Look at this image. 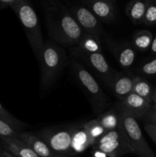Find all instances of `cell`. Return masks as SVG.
<instances>
[{"label":"cell","instance_id":"obj_9","mask_svg":"<svg viewBox=\"0 0 156 157\" xmlns=\"http://www.w3.org/2000/svg\"><path fill=\"white\" fill-rule=\"evenodd\" d=\"M67 9L84 33L100 37L103 34L102 23L84 5H70Z\"/></svg>","mask_w":156,"mask_h":157},{"label":"cell","instance_id":"obj_24","mask_svg":"<svg viewBox=\"0 0 156 157\" xmlns=\"http://www.w3.org/2000/svg\"><path fill=\"white\" fill-rule=\"evenodd\" d=\"M136 71L142 77H152L156 75V57L152 59L148 60L142 62Z\"/></svg>","mask_w":156,"mask_h":157},{"label":"cell","instance_id":"obj_25","mask_svg":"<svg viewBox=\"0 0 156 157\" xmlns=\"http://www.w3.org/2000/svg\"><path fill=\"white\" fill-rule=\"evenodd\" d=\"M147 26L156 25V1L148 0L143 24Z\"/></svg>","mask_w":156,"mask_h":157},{"label":"cell","instance_id":"obj_16","mask_svg":"<svg viewBox=\"0 0 156 157\" xmlns=\"http://www.w3.org/2000/svg\"><path fill=\"white\" fill-rule=\"evenodd\" d=\"M93 146L84 124H76L71 136V149L73 155L82 153L88 147Z\"/></svg>","mask_w":156,"mask_h":157},{"label":"cell","instance_id":"obj_4","mask_svg":"<svg viewBox=\"0 0 156 157\" xmlns=\"http://www.w3.org/2000/svg\"><path fill=\"white\" fill-rule=\"evenodd\" d=\"M12 9L18 16L25 32L28 41L35 57L39 60L44 41L36 12L27 0H17Z\"/></svg>","mask_w":156,"mask_h":157},{"label":"cell","instance_id":"obj_27","mask_svg":"<svg viewBox=\"0 0 156 157\" xmlns=\"http://www.w3.org/2000/svg\"><path fill=\"white\" fill-rule=\"evenodd\" d=\"M145 130L153 143L156 145V127L151 124H146L145 126Z\"/></svg>","mask_w":156,"mask_h":157},{"label":"cell","instance_id":"obj_26","mask_svg":"<svg viewBox=\"0 0 156 157\" xmlns=\"http://www.w3.org/2000/svg\"><path fill=\"white\" fill-rule=\"evenodd\" d=\"M19 132L14 130L11 126L0 120V138H16Z\"/></svg>","mask_w":156,"mask_h":157},{"label":"cell","instance_id":"obj_5","mask_svg":"<svg viewBox=\"0 0 156 157\" xmlns=\"http://www.w3.org/2000/svg\"><path fill=\"white\" fill-rule=\"evenodd\" d=\"M69 64L77 84L89 98L94 113L102 112L108 102V98L102 87L82 63L73 58Z\"/></svg>","mask_w":156,"mask_h":157},{"label":"cell","instance_id":"obj_22","mask_svg":"<svg viewBox=\"0 0 156 157\" xmlns=\"http://www.w3.org/2000/svg\"><path fill=\"white\" fill-rule=\"evenodd\" d=\"M84 128L87 130L93 146L106 133V131L99 124V123L98 122L96 119L92 120V121H88V122L84 123Z\"/></svg>","mask_w":156,"mask_h":157},{"label":"cell","instance_id":"obj_3","mask_svg":"<svg viewBox=\"0 0 156 157\" xmlns=\"http://www.w3.org/2000/svg\"><path fill=\"white\" fill-rule=\"evenodd\" d=\"M119 118V130L131 148L139 157H156L145 140L137 120L120 104L116 105Z\"/></svg>","mask_w":156,"mask_h":157},{"label":"cell","instance_id":"obj_2","mask_svg":"<svg viewBox=\"0 0 156 157\" xmlns=\"http://www.w3.org/2000/svg\"><path fill=\"white\" fill-rule=\"evenodd\" d=\"M67 61L65 49L51 40L44 41L38 61L41 65V88L47 90L56 81Z\"/></svg>","mask_w":156,"mask_h":157},{"label":"cell","instance_id":"obj_23","mask_svg":"<svg viewBox=\"0 0 156 157\" xmlns=\"http://www.w3.org/2000/svg\"><path fill=\"white\" fill-rule=\"evenodd\" d=\"M0 120L9 124L14 130L18 132H22L24 127H28L27 124L21 122L19 120L15 118L13 115L11 114L8 110H6L0 104Z\"/></svg>","mask_w":156,"mask_h":157},{"label":"cell","instance_id":"obj_11","mask_svg":"<svg viewBox=\"0 0 156 157\" xmlns=\"http://www.w3.org/2000/svg\"><path fill=\"white\" fill-rule=\"evenodd\" d=\"M83 3L102 23H111L116 18V5L112 0H86Z\"/></svg>","mask_w":156,"mask_h":157},{"label":"cell","instance_id":"obj_12","mask_svg":"<svg viewBox=\"0 0 156 157\" xmlns=\"http://www.w3.org/2000/svg\"><path fill=\"white\" fill-rule=\"evenodd\" d=\"M135 77L136 75L129 71L116 73L110 89L120 101L132 93Z\"/></svg>","mask_w":156,"mask_h":157},{"label":"cell","instance_id":"obj_19","mask_svg":"<svg viewBox=\"0 0 156 157\" xmlns=\"http://www.w3.org/2000/svg\"><path fill=\"white\" fill-rule=\"evenodd\" d=\"M154 90V87L148 80L140 75H136L133 84V93L142 97L152 104Z\"/></svg>","mask_w":156,"mask_h":157},{"label":"cell","instance_id":"obj_18","mask_svg":"<svg viewBox=\"0 0 156 157\" xmlns=\"http://www.w3.org/2000/svg\"><path fill=\"white\" fill-rule=\"evenodd\" d=\"M76 49L87 53H102V46L99 36L88 33H84L77 45Z\"/></svg>","mask_w":156,"mask_h":157},{"label":"cell","instance_id":"obj_32","mask_svg":"<svg viewBox=\"0 0 156 157\" xmlns=\"http://www.w3.org/2000/svg\"><path fill=\"white\" fill-rule=\"evenodd\" d=\"M2 157H15L14 156H12L11 153H9V152L6 151L3 147H2Z\"/></svg>","mask_w":156,"mask_h":157},{"label":"cell","instance_id":"obj_1","mask_svg":"<svg viewBox=\"0 0 156 157\" xmlns=\"http://www.w3.org/2000/svg\"><path fill=\"white\" fill-rule=\"evenodd\" d=\"M49 37L63 48L77 45L84 32L66 6L59 1L42 2Z\"/></svg>","mask_w":156,"mask_h":157},{"label":"cell","instance_id":"obj_15","mask_svg":"<svg viewBox=\"0 0 156 157\" xmlns=\"http://www.w3.org/2000/svg\"><path fill=\"white\" fill-rule=\"evenodd\" d=\"M18 137L25 143L39 157H56L50 151L46 143L36 133L19 132Z\"/></svg>","mask_w":156,"mask_h":157},{"label":"cell","instance_id":"obj_17","mask_svg":"<svg viewBox=\"0 0 156 157\" xmlns=\"http://www.w3.org/2000/svg\"><path fill=\"white\" fill-rule=\"evenodd\" d=\"M148 0H132L125 6V14L136 25L143 24Z\"/></svg>","mask_w":156,"mask_h":157},{"label":"cell","instance_id":"obj_13","mask_svg":"<svg viewBox=\"0 0 156 157\" xmlns=\"http://www.w3.org/2000/svg\"><path fill=\"white\" fill-rule=\"evenodd\" d=\"M120 104L134 117L136 119H143L152 108V104L132 92L125 98Z\"/></svg>","mask_w":156,"mask_h":157},{"label":"cell","instance_id":"obj_35","mask_svg":"<svg viewBox=\"0 0 156 157\" xmlns=\"http://www.w3.org/2000/svg\"><path fill=\"white\" fill-rule=\"evenodd\" d=\"M2 7H1V6H0V11H1V10H2Z\"/></svg>","mask_w":156,"mask_h":157},{"label":"cell","instance_id":"obj_31","mask_svg":"<svg viewBox=\"0 0 156 157\" xmlns=\"http://www.w3.org/2000/svg\"><path fill=\"white\" fill-rule=\"evenodd\" d=\"M150 52L152 55H156V36L153 38L152 43H151V48H150Z\"/></svg>","mask_w":156,"mask_h":157},{"label":"cell","instance_id":"obj_29","mask_svg":"<svg viewBox=\"0 0 156 157\" xmlns=\"http://www.w3.org/2000/svg\"><path fill=\"white\" fill-rule=\"evenodd\" d=\"M16 2L17 0H0V6L2 8V9L7 8L12 9Z\"/></svg>","mask_w":156,"mask_h":157},{"label":"cell","instance_id":"obj_10","mask_svg":"<svg viewBox=\"0 0 156 157\" xmlns=\"http://www.w3.org/2000/svg\"><path fill=\"white\" fill-rule=\"evenodd\" d=\"M106 45L113 54L119 67L127 71L133 65L136 58V50L130 42H117L107 38Z\"/></svg>","mask_w":156,"mask_h":157},{"label":"cell","instance_id":"obj_8","mask_svg":"<svg viewBox=\"0 0 156 157\" xmlns=\"http://www.w3.org/2000/svg\"><path fill=\"white\" fill-rule=\"evenodd\" d=\"M93 148L103 152L108 157H120L132 153L119 128L106 132Z\"/></svg>","mask_w":156,"mask_h":157},{"label":"cell","instance_id":"obj_21","mask_svg":"<svg viewBox=\"0 0 156 157\" xmlns=\"http://www.w3.org/2000/svg\"><path fill=\"white\" fill-rule=\"evenodd\" d=\"M96 120L106 132L117 130L119 127V113L116 107H113L108 111L102 113Z\"/></svg>","mask_w":156,"mask_h":157},{"label":"cell","instance_id":"obj_20","mask_svg":"<svg viewBox=\"0 0 156 157\" xmlns=\"http://www.w3.org/2000/svg\"><path fill=\"white\" fill-rule=\"evenodd\" d=\"M152 33L148 30H137L132 38L131 44L136 51L139 52H147L150 50L151 43H152Z\"/></svg>","mask_w":156,"mask_h":157},{"label":"cell","instance_id":"obj_7","mask_svg":"<svg viewBox=\"0 0 156 157\" xmlns=\"http://www.w3.org/2000/svg\"><path fill=\"white\" fill-rule=\"evenodd\" d=\"M70 54L74 59L82 61L107 87L110 88L118 71L110 65L102 53H87L73 47L70 48Z\"/></svg>","mask_w":156,"mask_h":157},{"label":"cell","instance_id":"obj_28","mask_svg":"<svg viewBox=\"0 0 156 157\" xmlns=\"http://www.w3.org/2000/svg\"><path fill=\"white\" fill-rule=\"evenodd\" d=\"M143 119L146 121L147 124H151L156 127V111L153 108H151L148 111V113L145 115Z\"/></svg>","mask_w":156,"mask_h":157},{"label":"cell","instance_id":"obj_14","mask_svg":"<svg viewBox=\"0 0 156 157\" xmlns=\"http://www.w3.org/2000/svg\"><path fill=\"white\" fill-rule=\"evenodd\" d=\"M2 147L15 157H39L18 137L0 138Z\"/></svg>","mask_w":156,"mask_h":157},{"label":"cell","instance_id":"obj_33","mask_svg":"<svg viewBox=\"0 0 156 157\" xmlns=\"http://www.w3.org/2000/svg\"><path fill=\"white\" fill-rule=\"evenodd\" d=\"M152 105H156V87H154V94L152 97Z\"/></svg>","mask_w":156,"mask_h":157},{"label":"cell","instance_id":"obj_6","mask_svg":"<svg viewBox=\"0 0 156 157\" xmlns=\"http://www.w3.org/2000/svg\"><path fill=\"white\" fill-rule=\"evenodd\" d=\"M75 124L66 127H48L40 130L36 135L43 140L56 157H73L71 136Z\"/></svg>","mask_w":156,"mask_h":157},{"label":"cell","instance_id":"obj_34","mask_svg":"<svg viewBox=\"0 0 156 157\" xmlns=\"http://www.w3.org/2000/svg\"><path fill=\"white\" fill-rule=\"evenodd\" d=\"M152 108L156 111V105H152Z\"/></svg>","mask_w":156,"mask_h":157},{"label":"cell","instance_id":"obj_30","mask_svg":"<svg viewBox=\"0 0 156 157\" xmlns=\"http://www.w3.org/2000/svg\"><path fill=\"white\" fill-rule=\"evenodd\" d=\"M93 157H108V156H107V155L106 154V153H104L103 152L100 151V150H96V149H93Z\"/></svg>","mask_w":156,"mask_h":157}]
</instances>
